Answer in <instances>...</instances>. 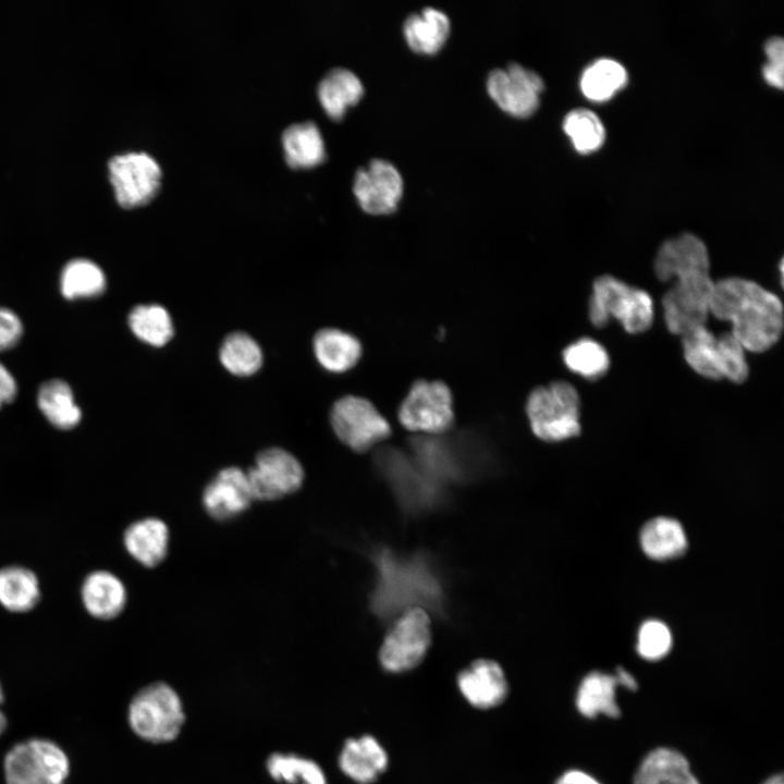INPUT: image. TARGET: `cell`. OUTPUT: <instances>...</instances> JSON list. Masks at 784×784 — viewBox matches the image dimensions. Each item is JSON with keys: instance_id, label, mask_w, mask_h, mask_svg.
<instances>
[{"instance_id": "obj_1", "label": "cell", "mask_w": 784, "mask_h": 784, "mask_svg": "<svg viewBox=\"0 0 784 784\" xmlns=\"http://www.w3.org/2000/svg\"><path fill=\"white\" fill-rule=\"evenodd\" d=\"M710 314L731 321V333L745 350L755 353L773 346L783 331L780 298L758 283L742 278L714 282Z\"/></svg>"}, {"instance_id": "obj_2", "label": "cell", "mask_w": 784, "mask_h": 784, "mask_svg": "<svg viewBox=\"0 0 784 784\" xmlns=\"http://www.w3.org/2000/svg\"><path fill=\"white\" fill-rule=\"evenodd\" d=\"M376 585L371 608L382 617L401 615L413 608L441 609V583L425 558L400 555L389 549L375 554Z\"/></svg>"}, {"instance_id": "obj_3", "label": "cell", "mask_w": 784, "mask_h": 784, "mask_svg": "<svg viewBox=\"0 0 784 784\" xmlns=\"http://www.w3.org/2000/svg\"><path fill=\"white\" fill-rule=\"evenodd\" d=\"M127 716L133 732L154 744L174 740L185 722L184 707L179 694L163 682L142 688L133 697Z\"/></svg>"}, {"instance_id": "obj_4", "label": "cell", "mask_w": 784, "mask_h": 784, "mask_svg": "<svg viewBox=\"0 0 784 784\" xmlns=\"http://www.w3.org/2000/svg\"><path fill=\"white\" fill-rule=\"evenodd\" d=\"M589 318L597 328H602L611 318L617 319L628 333L645 332L653 321V303L644 290L623 281L602 275L593 282L589 301Z\"/></svg>"}, {"instance_id": "obj_5", "label": "cell", "mask_w": 784, "mask_h": 784, "mask_svg": "<svg viewBox=\"0 0 784 784\" xmlns=\"http://www.w3.org/2000/svg\"><path fill=\"white\" fill-rule=\"evenodd\" d=\"M526 412L534 433L544 441L566 440L580 431L579 396L568 382L556 381L535 389Z\"/></svg>"}, {"instance_id": "obj_6", "label": "cell", "mask_w": 784, "mask_h": 784, "mask_svg": "<svg viewBox=\"0 0 784 784\" xmlns=\"http://www.w3.org/2000/svg\"><path fill=\"white\" fill-rule=\"evenodd\" d=\"M377 465L401 505L420 513L433 509L443 498V486L431 478L415 460L395 449H381Z\"/></svg>"}, {"instance_id": "obj_7", "label": "cell", "mask_w": 784, "mask_h": 784, "mask_svg": "<svg viewBox=\"0 0 784 784\" xmlns=\"http://www.w3.org/2000/svg\"><path fill=\"white\" fill-rule=\"evenodd\" d=\"M69 771L64 751L46 739L23 742L4 759L7 784H63Z\"/></svg>"}, {"instance_id": "obj_8", "label": "cell", "mask_w": 784, "mask_h": 784, "mask_svg": "<svg viewBox=\"0 0 784 784\" xmlns=\"http://www.w3.org/2000/svg\"><path fill=\"white\" fill-rule=\"evenodd\" d=\"M431 632L428 613L421 608L403 612L387 634L379 651L384 670L402 673L417 666L430 646Z\"/></svg>"}, {"instance_id": "obj_9", "label": "cell", "mask_w": 784, "mask_h": 784, "mask_svg": "<svg viewBox=\"0 0 784 784\" xmlns=\"http://www.w3.org/2000/svg\"><path fill=\"white\" fill-rule=\"evenodd\" d=\"M713 287L709 272H693L676 278L662 298L664 320L671 333L683 335L705 326Z\"/></svg>"}, {"instance_id": "obj_10", "label": "cell", "mask_w": 784, "mask_h": 784, "mask_svg": "<svg viewBox=\"0 0 784 784\" xmlns=\"http://www.w3.org/2000/svg\"><path fill=\"white\" fill-rule=\"evenodd\" d=\"M453 418L451 391L440 381L419 380L414 383L399 409L401 424L422 436L445 432Z\"/></svg>"}, {"instance_id": "obj_11", "label": "cell", "mask_w": 784, "mask_h": 784, "mask_svg": "<svg viewBox=\"0 0 784 784\" xmlns=\"http://www.w3.org/2000/svg\"><path fill=\"white\" fill-rule=\"evenodd\" d=\"M331 425L336 437L356 452H364L388 438L390 424L366 399L346 395L331 409Z\"/></svg>"}, {"instance_id": "obj_12", "label": "cell", "mask_w": 784, "mask_h": 784, "mask_svg": "<svg viewBox=\"0 0 784 784\" xmlns=\"http://www.w3.org/2000/svg\"><path fill=\"white\" fill-rule=\"evenodd\" d=\"M108 170L117 201L124 208L148 204L160 187V166L147 152L117 155L109 160Z\"/></svg>"}, {"instance_id": "obj_13", "label": "cell", "mask_w": 784, "mask_h": 784, "mask_svg": "<svg viewBox=\"0 0 784 784\" xmlns=\"http://www.w3.org/2000/svg\"><path fill=\"white\" fill-rule=\"evenodd\" d=\"M253 500L273 501L297 491L304 481L298 460L281 448L261 451L246 471Z\"/></svg>"}, {"instance_id": "obj_14", "label": "cell", "mask_w": 784, "mask_h": 784, "mask_svg": "<svg viewBox=\"0 0 784 784\" xmlns=\"http://www.w3.org/2000/svg\"><path fill=\"white\" fill-rule=\"evenodd\" d=\"M543 87V81L536 72L517 63L491 71L487 79V90L495 103L519 118L536 111Z\"/></svg>"}, {"instance_id": "obj_15", "label": "cell", "mask_w": 784, "mask_h": 784, "mask_svg": "<svg viewBox=\"0 0 784 784\" xmlns=\"http://www.w3.org/2000/svg\"><path fill=\"white\" fill-rule=\"evenodd\" d=\"M412 450L416 463L442 486L469 479L477 470L475 457L460 442L434 436L419 437L412 441Z\"/></svg>"}, {"instance_id": "obj_16", "label": "cell", "mask_w": 784, "mask_h": 784, "mask_svg": "<svg viewBox=\"0 0 784 784\" xmlns=\"http://www.w3.org/2000/svg\"><path fill=\"white\" fill-rule=\"evenodd\" d=\"M353 191L366 212L387 215L397 207L403 193V181L392 163L373 159L356 172Z\"/></svg>"}, {"instance_id": "obj_17", "label": "cell", "mask_w": 784, "mask_h": 784, "mask_svg": "<svg viewBox=\"0 0 784 784\" xmlns=\"http://www.w3.org/2000/svg\"><path fill=\"white\" fill-rule=\"evenodd\" d=\"M253 500L246 471L232 466L221 469L207 483L201 502L207 514L225 522L244 513Z\"/></svg>"}, {"instance_id": "obj_18", "label": "cell", "mask_w": 784, "mask_h": 784, "mask_svg": "<svg viewBox=\"0 0 784 784\" xmlns=\"http://www.w3.org/2000/svg\"><path fill=\"white\" fill-rule=\"evenodd\" d=\"M709 268L707 246L691 233L662 243L654 259V272L663 282L693 272H709Z\"/></svg>"}, {"instance_id": "obj_19", "label": "cell", "mask_w": 784, "mask_h": 784, "mask_svg": "<svg viewBox=\"0 0 784 784\" xmlns=\"http://www.w3.org/2000/svg\"><path fill=\"white\" fill-rule=\"evenodd\" d=\"M458 690L469 705L478 709H490L501 705L509 691V685L499 663L479 659L462 670L456 679Z\"/></svg>"}, {"instance_id": "obj_20", "label": "cell", "mask_w": 784, "mask_h": 784, "mask_svg": "<svg viewBox=\"0 0 784 784\" xmlns=\"http://www.w3.org/2000/svg\"><path fill=\"white\" fill-rule=\"evenodd\" d=\"M388 754L370 735L348 738L339 756L340 770L358 784L375 782L387 769Z\"/></svg>"}, {"instance_id": "obj_21", "label": "cell", "mask_w": 784, "mask_h": 784, "mask_svg": "<svg viewBox=\"0 0 784 784\" xmlns=\"http://www.w3.org/2000/svg\"><path fill=\"white\" fill-rule=\"evenodd\" d=\"M81 597L84 608L91 616L112 620L124 610L126 589L114 574L95 571L84 579Z\"/></svg>"}, {"instance_id": "obj_22", "label": "cell", "mask_w": 784, "mask_h": 784, "mask_svg": "<svg viewBox=\"0 0 784 784\" xmlns=\"http://www.w3.org/2000/svg\"><path fill=\"white\" fill-rule=\"evenodd\" d=\"M123 543L128 554L146 567L159 565L168 553L169 529L156 517L134 522L124 531Z\"/></svg>"}, {"instance_id": "obj_23", "label": "cell", "mask_w": 784, "mask_h": 784, "mask_svg": "<svg viewBox=\"0 0 784 784\" xmlns=\"http://www.w3.org/2000/svg\"><path fill=\"white\" fill-rule=\"evenodd\" d=\"M633 784H700L679 751L659 747L639 764Z\"/></svg>"}, {"instance_id": "obj_24", "label": "cell", "mask_w": 784, "mask_h": 784, "mask_svg": "<svg viewBox=\"0 0 784 784\" xmlns=\"http://www.w3.org/2000/svg\"><path fill=\"white\" fill-rule=\"evenodd\" d=\"M620 686L615 675L592 671L580 682L576 693V708L586 718L599 714L617 718L621 714L616 702V687Z\"/></svg>"}, {"instance_id": "obj_25", "label": "cell", "mask_w": 784, "mask_h": 784, "mask_svg": "<svg viewBox=\"0 0 784 784\" xmlns=\"http://www.w3.org/2000/svg\"><path fill=\"white\" fill-rule=\"evenodd\" d=\"M37 405L44 417L56 428L70 430L82 419L70 384L62 379L45 381L37 392Z\"/></svg>"}, {"instance_id": "obj_26", "label": "cell", "mask_w": 784, "mask_h": 784, "mask_svg": "<svg viewBox=\"0 0 784 784\" xmlns=\"http://www.w3.org/2000/svg\"><path fill=\"white\" fill-rule=\"evenodd\" d=\"M313 343L318 363L331 372L351 369L362 354L360 343L355 336L334 328L319 330Z\"/></svg>"}, {"instance_id": "obj_27", "label": "cell", "mask_w": 784, "mask_h": 784, "mask_svg": "<svg viewBox=\"0 0 784 784\" xmlns=\"http://www.w3.org/2000/svg\"><path fill=\"white\" fill-rule=\"evenodd\" d=\"M364 95L360 79L350 70H330L318 85V98L326 113L341 120L346 109L356 105Z\"/></svg>"}, {"instance_id": "obj_28", "label": "cell", "mask_w": 784, "mask_h": 784, "mask_svg": "<svg viewBox=\"0 0 784 784\" xmlns=\"http://www.w3.org/2000/svg\"><path fill=\"white\" fill-rule=\"evenodd\" d=\"M403 33L415 52L436 53L450 34V21L442 11L425 8L420 13H414L406 19Z\"/></svg>"}, {"instance_id": "obj_29", "label": "cell", "mask_w": 784, "mask_h": 784, "mask_svg": "<svg viewBox=\"0 0 784 784\" xmlns=\"http://www.w3.org/2000/svg\"><path fill=\"white\" fill-rule=\"evenodd\" d=\"M282 146L287 164L292 168H311L326 158L320 130L311 121L295 123L284 130Z\"/></svg>"}, {"instance_id": "obj_30", "label": "cell", "mask_w": 784, "mask_h": 784, "mask_svg": "<svg viewBox=\"0 0 784 784\" xmlns=\"http://www.w3.org/2000/svg\"><path fill=\"white\" fill-rule=\"evenodd\" d=\"M640 546L650 559L664 561L677 558L686 551L687 537L679 522L660 516L644 525Z\"/></svg>"}, {"instance_id": "obj_31", "label": "cell", "mask_w": 784, "mask_h": 784, "mask_svg": "<svg viewBox=\"0 0 784 784\" xmlns=\"http://www.w3.org/2000/svg\"><path fill=\"white\" fill-rule=\"evenodd\" d=\"M40 598L39 581L30 569L12 565L0 568V604L8 611H30Z\"/></svg>"}, {"instance_id": "obj_32", "label": "cell", "mask_w": 784, "mask_h": 784, "mask_svg": "<svg viewBox=\"0 0 784 784\" xmlns=\"http://www.w3.org/2000/svg\"><path fill=\"white\" fill-rule=\"evenodd\" d=\"M106 287L107 278L103 270L90 259H72L61 270L60 291L69 301L97 297Z\"/></svg>"}, {"instance_id": "obj_33", "label": "cell", "mask_w": 784, "mask_h": 784, "mask_svg": "<svg viewBox=\"0 0 784 784\" xmlns=\"http://www.w3.org/2000/svg\"><path fill=\"white\" fill-rule=\"evenodd\" d=\"M127 323L139 341L154 347L164 346L174 334L172 318L159 304L135 306L128 314Z\"/></svg>"}, {"instance_id": "obj_34", "label": "cell", "mask_w": 784, "mask_h": 784, "mask_svg": "<svg viewBox=\"0 0 784 784\" xmlns=\"http://www.w3.org/2000/svg\"><path fill=\"white\" fill-rule=\"evenodd\" d=\"M626 82V69L618 61L599 58L583 71L580 89L587 98L602 101L609 99Z\"/></svg>"}, {"instance_id": "obj_35", "label": "cell", "mask_w": 784, "mask_h": 784, "mask_svg": "<svg viewBox=\"0 0 784 784\" xmlns=\"http://www.w3.org/2000/svg\"><path fill=\"white\" fill-rule=\"evenodd\" d=\"M220 362L232 375L252 376L262 365V352L259 344L245 332H232L222 342L219 351Z\"/></svg>"}, {"instance_id": "obj_36", "label": "cell", "mask_w": 784, "mask_h": 784, "mask_svg": "<svg viewBox=\"0 0 784 784\" xmlns=\"http://www.w3.org/2000/svg\"><path fill=\"white\" fill-rule=\"evenodd\" d=\"M266 768L279 783L328 784L322 768L316 761L296 754L274 752L267 759Z\"/></svg>"}, {"instance_id": "obj_37", "label": "cell", "mask_w": 784, "mask_h": 784, "mask_svg": "<svg viewBox=\"0 0 784 784\" xmlns=\"http://www.w3.org/2000/svg\"><path fill=\"white\" fill-rule=\"evenodd\" d=\"M682 338L684 356L688 365L708 379H721L716 336L706 326H699L683 334Z\"/></svg>"}, {"instance_id": "obj_38", "label": "cell", "mask_w": 784, "mask_h": 784, "mask_svg": "<svg viewBox=\"0 0 784 784\" xmlns=\"http://www.w3.org/2000/svg\"><path fill=\"white\" fill-rule=\"evenodd\" d=\"M563 360L569 370L589 380L602 377L610 367L608 352L591 339H580L568 345L563 352Z\"/></svg>"}, {"instance_id": "obj_39", "label": "cell", "mask_w": 784, "mask_h": 784, "mask_svg": "<svg viewBox=\"0 0 784 784\" xmlns=\"http://www.w3.org/2000/svg\"><path fill=\"white\" fill-rule=\"evenodd\" d=\"M563 130L576 150L583 154L598 149L605 138L602 121L593 111L586 108H576L567 112L563 120Z\"/></svg>"}, {"instance_id": "obj_40", "label": "cell", "mask_w": 784, "mask_h": 784, "mask_svg": "<svg viewBox=\"0 0 784 784\" xmlns=\"http://www.w3.org/2000/svg\"><path fill=\"white\" fill-rule=\"evenodd\" d=\"M716 353L722 378L743 383L749 375L745 348L731 332L716 336Z\"/></svg>"}, {"instance_id": "obj_41", "label": "cell", "mask_w": 784, "mask_h": 784, "mask_svg": "<svg viewBox=\"0 0 784 784\" xmlns=\"http://www.w3.org/2000/svg\"><path fill=\"white\" fill-rule=\"evenodd\" d=\"M672 648V634L670 628L661 621L648 620L638 630L637 652L648 661H658L664 658Z\"/></svg>"}, {"instance_id": "obj_42", "label": "cell", "mask_w": 784, "mask_h": 784, "mask_svg": "<svg viewBox=\"0 0 784 784\" xmlns=\"http://www.w3.org/2000/svg\"><path fill=\"white\" fill-rule=\"evenodd\" d=\"M768 63L762 66L764 79L777 88L783 87L784 41L780 36H772L764 42Z\"/></svg>"}, {"instance_id": "obj_43", "label": "cell", "mask_w": 784, "mask_h": 784, "mask_svg": "<svg viewBox=\"0 0 784 784\" xmlns=\"http://www.w3.org/2000/svg\"><path fill=\"white\" fill-rule=\"evenodd\" d=\"M23 323L10 308L0 307V352L14 347L23 335Z\"/></svg>"}, {"instance_id": "obj_44", "label": "cell", "mask_w": 784, "mask_h": 784, "mask_svg": "<svg viewBox=\"0 0 784 784\" xmlns=\"http://www.w3.org/2000/svg\"><path fill=\"white\" fill-rule=\"evenodd\" d=\"M17 391V382L14 376L0 363V408L13 402Z\"/></svg>"}, {"instance_id": "obj_45", "label": "cell", "mask_w": 784, "mask_h": 784, "mask_svg": "<svg viewBox=\"0 0 784 784\" xmlns=\"http://www.w3.org/2000/svg\"><path fill=\"white\" fill-rule=\"evenodd\" d=\"M555 784H601L590 774L572 769L564 772L555 782Z\"/></svg>"}, {"instance_id": "obj_46", "label": "cell", "mask_w": 784, "mask_h": 784, "mask_svg": "<svg viewBox=\"0 0 784 784\" xmlns=\"http://www.w3.org/2000/svg\"><path fill=\"white\" fill-rule=\"evenodd\" d=\"M614 675L616 676L620 686H623L628 690L637 689L638 685L635 677L625 669L617 667Z\"/></svg>"}, {"instance_id": "obj_47", "label": "cell", "mask_w": 784, "mask_h": 784, "mask_svg": "<svg viewBox=\"0 0 784 784\" xmlns=\"http://www.w3.org/2000/svg\"><path fill=\"white\" fill-rule=\"evenodd\" d=\"M762 784H784L783 775L776 774L771 777H769L767 781H764Z\"/></svg>"}, {"instance_id": "obj_48", "label": "cell", "mask_w": 784, "mask_h": 784, "mask_svg": "<svg viewBox=\"0 0 784 784\" xmlns=\"http://www.w3.org/2000/svg\"><path fill=\"white\" fill-rule=\"evenodd\" d=\"M5 725H7V720L3 715V713L0 711V735L3 732V730L5 728Z\"/></svg>"}, {"instance_id": "obj_49", "label": "cell", "mask_w": 784, "mask_h": 784, "mask_svg": "<svg viewBox=\"0 0 784 784\" xmlns=\"http://www.w3.org/2000/svg\"><path fill=\"white\" fill-rule=\"evenodd\" d=\"M2 700H3V694H2V688H1V685H0V702H2Z\"/></svg>"}]
</instances>
